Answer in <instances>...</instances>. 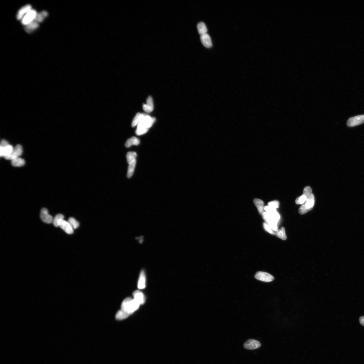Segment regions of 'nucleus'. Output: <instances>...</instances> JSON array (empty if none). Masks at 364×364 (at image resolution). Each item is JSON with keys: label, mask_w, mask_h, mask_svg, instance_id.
<instances>
[{"label": "nucleus", "mask_w": 364, "mask_h": 364, "mask_svg": "<svg viewBox=\"0 0 364 364\" xmlns=\"http://www.w3.org/2000/svg\"><path fill=\"white\" fill-rule=\"evenodd\" d=\"M156 119L154 117H150L149 115L144 114L141 121L137 125L136 134L137 135H143L148 131L151 127Z\"/></svg>", "instance_id": "obj_1"}, {"label": "nucleus", "mask_w": 364, "mask_h": 364, "mask_svg": "<svg viewBox=\"0 0 364 364\" xmlns=\"http://www.w3.org/2000/svg\"><path fill=\"white\" fill-rule=\"evenodd\" d=\"M140 304L134 299L130 297L124 300L122 304L121 309L125 310L131 315L139 307Z\"/></svg>", "instance_id": "obj_2"}, {"label": "nucleus", "mask_w": 364, "mask_h": 364, "mask_svg": "<svg viewBox=\"0 0 364 364\" xmlns=\"http://www.w3.org/2000/svg\"><path fill=\"white\" fill-rule=\"evenodd\" d=\"M315 203L314 195L312 194L307 201L302 205L299 208V212L301 215H304L312 210Z\"/></svg>", "instance_id": "obj_3"}, {"label": "nucleus", "mask_w": 364, "mask_h": 364, "mask_svg": "<svg viewBox=\"0 0 364 364\" xmlns=\"http://www.w3.org/2000/svg\"><path fill=\"white\" fill-rule=\"evenodd\" d=\"M264 220L270 226V227L274 232H277L278 230V222L271 216L268 212L264 211L262 214Z\"/></svg>", "instance_id": "obj_4"}, {"label": "nucleus", "mask_w": 364, "mask_h": 364, "mask_svg": "<svg viewBox=\"0 0 364 364\" xmlns=\"http://www.w3.org/2000/svg\"><path fill=\"white\" fill-rule=\"evenodd\" d=\"M364 123V115H357L350 117L348 120L347 125L348 127H352L356 126Z\"/></svg>", "instance_id": "obj_5"}, {"label": "nucleus", "mask_w": 364, "mask_h": 364, "mask_svg": "<svg viewBox=\"0 0 364 364\" xmlns=\"http://www.w3.org/2000/svg\"><path fill=\"white\" fill-rule=\"evenodd\" d=\"M255 277L257 280L265 282H272L274 279V278L272 275L267 273L263 272H257L255 275Z\"/></svg>", "instance_id": "obj_6"}, {"label": "nucleus", "mask_w": 364, "mask_h": 364, "mask_svg": "<svg viewBox=\"0 0 364 364\" xmlns=\"http://www.w3.org/2000/svg\"><path fill=\"white\" fill-rule=\"evenodd\" d=\"M37 12L34 10H31L25 15L22 19V23L27 25L32 23L35 19L37 15Z\"/></svg>", "instance_id": "obj_7"}, {"label": "nucleus", "mask_w": 364, "mask_h": 364, "mask_svg": "<svg viewBox=\"0 0 364 364\" xmlns=\"http://www.w3.org/2000/svg\"><path fill=\"white\" fill-rule=\"evenodd\" d=\"M23 152V148L21 145L18 144L13 149L11 153L8 156L5 158L6 159L13 160L19 157Z\"/></svg>", "instance_id": "obj_8"}, {"label": "nucleus", "mask_w": 364, "mask_h": 364, "mask_svg": "<svg viewBox=\"0 0 364 364\" xmlns=\"http://www.w3.org/2000/svg\"><path fill=\"white\" fill-rule=\"evenodd\" d=\"M261 344L258 341L255 340L249 339L244 344V348L247 350H254L260 347Z\"/></svg>", "instance_id": "obj_9"}, {"label": "nucleus", "mask_w": 364, "mask_h": 364, "mask_svg": "<svg viewBox=\"0 0 364 364\" xmlns=\"http://www.w3.org/2000/svg\"><path fill=\"white\" fill-rule=\"evenodd\" d=\"M40 217L43 222L47 224L52 223L53 217L49 214L48 211L46 208H43L41 210Z\"/></svg>", "instance_id": "obj_10"}, {"label": "nucleus", "mask_w": 364, "mask_h": 364, "mask_svg": "<svg viewBox=\"0 0 364 364\" xmlns=\"http://www.w3.org/2000/svg\"><path fill=\"white\" fill-rule=\"evenodd\" d=\"M59 227L68 234H71L74 232V229L68 221L64 220L62 221L59 225Z\"/></svg>", "instance_id": "obj_11"}, {"label": "nucleus", "mask_w": 364, "mask_h": 364, "mask_svg": "<svg viewBox=\"0 0 364 364\" xmlns=\"http://www.w3.org/2000/svg\"><path fill=\"white\" fill-rule=\"evenodd\" d=\"M133 296L134 299L140 305L145 303V297L143 292L139 290H136L133 293Z\"/></svg>", "instance_id": "obj_12"}, {"label": "nucleus", "mask_w": 364, "mask_h": 364, "mask_svg": "<svg viewBox=\"0 0 364 364\" xmlns=\"http://www.w3.org/2000/svg\"><path fill=\"white\" fill-rule=\"evenodd\" d=\"M201 41L203 45L207 48H210L212 45L211 39L209 34L206 33L201 35L200 37Z\"/></svg>", "instance_id": "obj_13"}, {"label": "nucleus", "mask_w": 364, "mask_h": 364, "mask_svg": "<svg viewBox=\"0 0 364 364\" xmlns=\"http://www.w3.org/2000/svg\"><path fill=\"white\" fill-rule=\"evenodd\" d=\"M153 104L152 97L149 96L146 101V104H143V109L147 113L151 112L153 109Z\"/></svg>", "instance_id": "obj_14"}, {"label": "nucleus", "mask_w": 364, "mask_h": 364, "mask_svg": "<svg viewBox=\"0 0 364 364\" xmlns=\"http://www.w3.org/2000/svg\"><path fill=\"white\" fill-rule=\"evenodd\" d=\"M31 10H32V6L29 4L22 7L17 13V19L20 20L23 19L27 13Z\"/></svg>", "instance_id": "obj_15"}, {"label": "nucleus", "mask_w": 364, "mask_h": 364, "mask_svg": "<svg viewBox=\"0 0 364 364\" xmlns=\"http://www.w3.org/2000/svg\"><path fill=\"white\" fill-rule=\"evenodd\" d=\"M14 149L12 146L8 144L4 147H0V155L1 157L5 158L10 155Z\"/></svg>", "instance_id": "obj_16"}, {"label": "nucleus", "mask_w": 364, "mask_h": 364, "mask_svg": "<svg viewBox=\"0 0 364 364\" xmlns=\"http://www.w3.org/2000/svg\"><path fill=\"white\" fill-rule=\"evenodd\" d=\"M127 163L128 164V166L127 175L128 178H130L134 174L136 163V159H133L127 162Z\"/></svg>", "instance_id": "obj_17"}, {"label": "nucleus", "mask_w": 364, "mask_h": 364, "mask_svg": "<svg viewBox=\"0 0 364 364\" xmlns=\"http://www.w3.org/2000/svg\"><path fill=\"white\" fill-rule=\"evenodd\" d=\"M146 287V277L145 272L144 270H142L141 272L138 287L139 289H144Z\"/></svg>", "instance_id": "obj_18"}, {"label": "nucleus", "mask_w": 364, "mask_h": 364, "mask_svg": "<svg viewBox=\"0 0 364 364\" xmlns=\"http://www.w3.org/2000/svg\"><path fill=\"white\" fill-rule=\"evenodd\" d=\"M39 27V24L33 21L32 23L26 25L25 29L27 33H30L37 29Z\"/></svg>", "instance_id": "obj_19"}, {"label": "nucleus", "mask_w": 364, "mask_h": 364, "mask_svg": "<svg viewBox=\"0 0 364 364\" xmlns=\"http://www.w3.org/2000/svg\"><path fill=\"white\" fill-rule=\"evenodd\" d=\"M254 203L258 209L259 214L262 215V213L264 212V202L260 199L255 198L254 200Z\"/></svg>", "instance_id": "obj_20"}, {"label": "nucleus", "mask_w": 364, "mask_h": 364, "mask_svg": "<svg viewBox=\"0 0 364 364\" xmlns=\"http://www.w3.org/2000/svg\"><path fill=\"white\" fill-rule=\"evenodd\" d=\"M140 143V140L137 137H133L127 141L125 146L126 148H129L133 145H138Z\"/></svg>", "instance_id": "obj_21"}, {"label": "nucleus", "mask_w": 364, "mask_h": 364, "mask_svg": "<svg viewBox=\"0 0 364 364\" xmlns=\"http://www.w3.org/2000/svg\"><path fill=\"white\" fill-rule=\"evenodd\" d=\"M48 15V13L47 11H42L37 14L34 21L39 24L43 22Z\"/></svg>", "instance_id": "obj_22"}, {"label": "nucleus", "mask_w": 364, "mask_h": 364, "mask_svg": "<svg viewBox=\"0 0 364 364\" xmlns=\"http://www.w3.org/2000/svg\"><path fill=\"white\" fill-rule=\"evenodd\" d=\"M130 315L125 310L121 309L117 312L115 317L118 320H122L127 318Z\"/></svg>", "instance_id": "obj_23"}, {"label": "nucleus", "mask_w": 364, "mask_h": 364, "mask_svg": "<svg viewBox=\"0 0 364 364\" xmlns=\"http://www.w3.org/2000/svg\"><path fill=\"white\" fill-rule=\"evenodd\" d=\"M64 216L60 214L57 215L53 218L52 223L56 227H59V225L62 221L64 220Z\"/></svg>", "instance_id": "obj_24"}, {"label": "nucleus", "mask_w": 364, "mask_h": 364, "mask_svg": "<svg viewBox=\"0 0 364 364\" xmlns=\"http://www.w3.org/2000/svg\"><path fill=\"white\" fill-rule=\"evenodd\" d=\"M144 115V113H138L137 114L132 122V127H134L136 125H138L139 123L141 121Z\"/></svg>", "instance_id": "obj_25"}, {"label": "nucleus", "mask_w": 364, "mask_h": 364, "mask_svg": "<svg viewBox=\"0 0 364 364\" xmlns=\"http://www.w3.org/2000/svg\"><path fill=\"white\" fill-rule=\"evenodd\" d=\"M11 164L14 167H21L25 165V161L24 159L18 157L13 160Z\"/></svg>", "instance_id": "obj_26"}, {"label": "nucleus", "mask_w": 364, "mask_h": 364, "mask_svg": "<svg viewBox=\"0 0 364 364\" xmlns=\"http://www.w3.org/2000/svg\"><path fill=\"white\" fill-rule=\"evenodd\" d=\"M197 26L198 32L200 34L202 35L207 33V27L203 22H200Z\"/></svg>", "instance_id": "obj_27"}, {"label": "nucleus", "mask_w": 364, "mask_h": 364, "mask_svg": "<svg viewBox=\"0 0 364 364\" xmlns=\"http://www.w3.org/2000/svg\"><path fill=\"white\" fill-rule=\"evenodd\" d=\"M276 233L277 236L283 240H286L287 239V237L284 228L282 227L280 229L278 230Z\"/></svg>", "instance_id": "obj_28"}, {"label": "nucleus", "mask_w": 364, "mask_h": 364, "mask_svg": "<svg viewBox=\"0 0 364 364\" xmlns=\"http://www.w3.org/2000/svg\"><path fill=\"white\" fill-rule=\"evenodd\" d=\"M308 199L307 197L303 195L301 196L296 198L295 203L297 205H304Z\"/></svg>", "instance_id": "obj_29"}, {"label": "nucleus", "mask_w": 364, "mask_h": 364, "mask_svg": "<svg viewBox=\"0 0 364 364\" xmlns=\"http://www.w3.org/2000/svg\"><path fill=\"white\" fill-rule=\"evenodd\" d=\"M68 221L74 229H76L79 227V223L73 217H70L68 220Z\"/></svg>", "instance_id": "obj_30"}, {"label": "nucleus", "mask_w": 364, "mask_h": 364, "mask_svg": "<svg viewBox=\"0 0 364 364\" xmlns=\"http://www.w3.org/2000/svg\"><path fill=\"white\" fill-rule=\"evenodd\" d=\"M137 157V154L136 152H128L127 154L126 157L127 162L133 160V159H136Z\"/></svg>", "instance_id": "obj_31"}, {"label": "nucleus", "mask_w": 364, "mask_h": 364, "mask_svg": "<svg viewBox=\"0 0 364 364\" xmlns=\"http://www.w3.org/2000/svg\"><path fill=\"white\" fill-rule=\"evenodd\" d=\"M312 194V190L311 188L309 186H306L303 190V195L308 198Z\"/></svg>", "instance_id": "obj_32"}, {"label": "nucleus", "mask_w": 364, "mask_h": 364, "mask_svg": "<svg viewBox=\"0 0 364 364\" xmlns=\"http://www.w3.org/2000/svg\"><path fill=\"white\" fill-rule=\"evenodd\" d=\"M263 227L265 230L270 234L273 235L276 234V232L273 231L267 223L264 222L263 223Z\"/></svg>", "instance_id": "obj_33"}, {"label": "nucleus", "mask_w": 364, "mask_h": 364, "mask_svg": "<svg viewBox=\"0 0 364 364\" xmlns=\"http://www.w3.org/2000/svg\"><path fill=\"white\" fill-rule=\"evenodd\" d=\"M268 205L270 207L276 209L279 207V203L278 201H273L269 202L268 203Z\"/></svg>", "instance_id": "obj_34"}, {"label": "nucleus", "mask_w": 364, "mask_h": 364, "mask_svg": "<svg viewBox=\"0 0 364 364\" xmlns=\"http://www.w3.org/2000/svg\"><path fill=\"white\" fill-rule=\"evenodd\" d=\"M8 144V142L7 141L3 140L1 142V145H0L1 146H0V147H4V146H6Z\"/></svg>", "instance_id": "obj_35"}, {"label": "nucleus", "mask_w": 364, "mask_h": 364, "mask_svg": "<svg viewBox=\"0 0 364 364\" xmlns=\"http://www.w3.org/2000/svg\"><path fill=\"white\" fill-rule=\"evenodd\" d=\"M361 325L364 326V317L361 316L359 319Z\"/></svg>", "instance_id": "obj_36"}]
</instances>
